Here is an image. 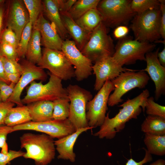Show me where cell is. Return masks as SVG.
Returning <instances> with one entry per match:
<instances>
[{"mask_svg":"<svg viewBox=\"0 0 165 165\" xmlns=\"http://www.w3.org/2000/svg\"><path fill=\"white\" fill-rule=\"evenodd\" d=\"M2 148L1 153L5 154H7L8 153V146L7 143L4 145Z\"/></svg>","mask_w":165,"mask_h":165,"instance_id":"obj_50","label":"cell"},{"mask_svg":"<svg viewBox=\"0 0 165 165\" xmlns=\"http://www.w3.org/2000/svg\"><path fill=\"white\" fill-rule=\"evenodd\" d=\"M130 7L136 14L143 13L149 10L159 9L160 3L157 0H131Z\"/></svg>","mask_w":165,"mask_h":165,"instance_id":"obj_30","label":"cell"},{"mask_svg":"<svg viewBox=\"0 0 165 165\" xmlns=\"http://www.w3.org/2000/svg\"><path fill=\"white\" fill-rule=\"evenodd\" d=\"M161 12L159 9L136 14L131 20L130 28L134 39L141 42L155 43L161 38Z\"/></svg>","mask_w":165,"mask_h":165,"instance_id":"obj_3","label":"cell"},{"mask_svg":"<svg viewBox=\"0 0 165 165\" xmlns=\"http://www.w3.org/2000/svg\"><path fill=\"white\" fill-rule=\"evenodd\" d=\"M42 5L46 15L55 27L62 39L65 40L68 33L63 22L57 0H44Z\"/></svg>","mask_w":165,"mask_h":165,"instance_id":"obj_21","label":"cell"},{"mask_svg":"<svg viewBox=\"0 0 165 165\" xmlns=\"http://www.w3.org/2000/svg\"><path fill=\"white\" fill-rule=\"evenodd\" d=\"M149 95V90L145 89L136 97L128 99L119 105L122 108L114 117L110 118L108 112L99 130L94 135L100 139L114 138L117 133L124 128L127 122L132 119H137L142 110L145 111V102Z\"/></svg>","mask_w":165,"mask_h":165,"instance_id":"obj_1","label":"cell"},{"mask_svg":"<svg viewBox=\"0 0 165 165\" xmlns=\"http://www.w3.org/2000/svg\"><path fill=\"white\" fill-rule=\"evenodd\" d=\"M99 0H76L68 13L75 20L92 9L97 8Z\"/></svg>","mask_w":165,"mask_h":165,"instance_id":"obj_28","label":"cell"},{"mask_svg":"<svg viewBox=\"0 0 165 165\" xmlns=\"http://www.w3.org/2000/svg\"><path fill=\"white\" fill-rule=\"evenodd\" d=\"M41 35V41L45 48L61 50L63 40L55 27L44 17L42 13L33 26Z\"/></svg>","mask_w":165,"mask_h":165,"instance_id":"obj_17","label":"cell"},{"mask_svg":"<svg viewBox=\"0 0 165 165\" xmlns=\"http://www.w3.org/2000/svg\"><path fill=\"white\" fill-rule=\"evenodd\" d=\"M1 42L8 43L17 49L19 41L15 33L7 28L2 35Z\"/></svg>","mask_w":165,"mask_h":165,"instance_id":"obj_36","label":"cell"},{"mask_svg":"<svg viewBox=\"0 0 165 165\" xmlns=\"http://www.w3.org/2000/svg\"><path fill=\"white\" fill-rule=\"evenodd\" d=\"M6 74L18 73L21 75L23 72L22 65L17 61L8 59L1 56Z\"/></svg>","mask_w":165,"mask_h":165,"instance_id":"obj_34","label":"cell"},{"mask_svg":"<svg viewBox=\"0 0 165 165\" xmlns=\"http://www.w3.org/2000/svg\"><path fill=\"white\" fill-rule=\"evenodd\" d=\"M160 3V9L161 12L160 33L161 38L165 39V1L158 0Z\"/></svg>","mask_w":165,"mask_h":165,"instance_id":"obj_39","label":"cell"},{"mask_svg":"<svg viewBox=\"0 0 165 165\" xmlns=\"http://www.w3.org/2000/svg\"><path fill=\"white\" fill-rule=\"evenodd\" d=\"M145 150V155L143 159L139 162H136L132 158L129 160L125 165H143L145 163L150 162L152 160L151 154H150L145 148H143Z\"/></svg>","mask_w":165,"mask_h":165,"instance_id":"obj_43","label":"cell"},{"mask_svg":"<svg viewBox=\"0 0 165 165\" xmlns=\"http://www.w3.org/2000/svg\"><path fill=\"white\" fill-rule=\"evenodd\" d=\"M156 46L154 43L141 42L126 37L119 39L112 56L122 66L133 64L138 60L145 61L146 54L152 51Z\"/></svg>","mask_w":165,"mask_h":165,"instance_id":"obj_5","label":"cell"},{"mask_svg":"<svg viewBox=\"0 0 165 165\" xmlns=\"http://www.w3.org/2000/svg\"><path fill=\"white\" fill-rule=\"evenodd\" d=\"M25 152L21 151L9 150L7 154L0 153V165H6L17 157L23 156Z\"/></svg>","mask_w":165,"mask_h":165,"instance_id":"obj_37","label":"cell"},{"mask_svg":"<svg viewBox=\"0 0 165 165\" xmlns=\"http://www.w3.org/2000/svg\"><path fill=\"white\" fill-rule=\"evenodd\" d=\"M32 28V24L29 22L23 31L17 49L19 58L24 57L25 56L28 46L31 37Z\"/></svg>","mask_w":165,"mask_h":165,"instance_id":"obj_32","label":"cell"},{"mask_svg":"<svg viewBox=\"0 0 165 165\" xmlns=\"http://www.w3.org/2000/svg\"><path fill=\"white\" fill-rule=\"evenodd\" d=\"M23 72L18 82L16 84L13 93L7 101L23 105L20 96L23 90L29 83L35 80H45L47 75L43 69L28 60H24L21 64Z\"/></svg>","mask_w":165,"mask_h":165,"instance_id":"obj_14","label":"cell"},{"mask_svg":"<svg viewBox=\"0 0 165 165\" xmlns=\"http://www.w3.org/2000/svg\"><path fill=\"white\" fill-rule=\"evenodd\" d=\"M1 101H2V99H1V94H0V102H1Z\"/></svg>","mask_w":165,"mask_h":165,"instance_id":"obj_51","label":"cell"},{"mask_svg":"<svg viewBox=\"0 0 165 165\" xmlns=\"http://www.w3.org/2000/svg\"><path fill=\"white\" fill-rule=\"evenodd\" d=\"M3 2V0H0V4L2 3V2Z\"/></svg>","mask_w":165,"mask_h":165,"instance_id":"obj_52","label":"cell"},{"mask_svg":"<svg viewBox=\"0 0 165 165\" xmlns=\"http://www.w3.org/2000/svg\"><path fill=\"white\" fill-rule=\"evenodd\" d=\"M131 0H100L97 9L107 27L127 25L136 14L131 9Z\"/></svg>","mask_w":165,"mask_h":165,"instance_id":"obj_4","label":"cell"},{"mask_svg":"<svg viewBox=\"0 0 165 165\" xmlns=\"http://www.w3.org/2000/svg\"><path fill=\"white\" fill-rule=\"evenodd\" d=\"M154 100L153 97H150L146 100L145 108L146 114L165 119V106L156 103Z\"/></svg>","mask_w":165,"mask_h":165,"instance_id":"obj_33","label":"cell"},{"mask_svg":"<svg viewBox=\"0 0 165 165\" xmlns=\"http://www.w3.org/2000/svg\"><path fill=\"white\" fill-rule=\"evenodd\" d=\"M13 132V127L6 125L0 126V148L6 144L7 136L9 133Z\"/></svg>","mask_w":165,"mask_h":165,"instance_id":"obj_40","label":"cell"},{"mask_svg":"<svg viewBox=\"0 0 165 165\" xmlns=\"http://www.w3.org/2000/svg\"><path fill=\"white\" fill-rule=\"evenodd\" d=\"M133 69L124 68L112 56L107 57L95 62L92 70L96 76L94 89L99 90L108 80L111 81L122 72Z\"/></svg>","mask_w":165,"mask_h":165,"instance_id":"obj_15","label":"cell"},{"mask_svg":"<svg viewBox=\"0 0 165 165\" xmlns=\"http://www.w3.org/2000/svg\"><path fill=\"white\" fill-rule=\"evenodd\" d=\"M8 81L11 83L16 84L18 82L21 75L18 73L6 74Z\"/></svg>","mask_w":165,"mask_h":165,"instance_id":"obj_46","label":"cell"},{"mask_svg":"<svg viewBox=\"0 0 165 165\" xmlns=\"http://www.w3.org/2000/svg\"><path fill=\"white\" fill-rule=\"evenodd\" d=\"M149 79V75L143 70H133L122 72L111 81L114 89L109 96L108 105L113 107L122 102L123 95L134 88H145Z\"/></svg>","mask_w":165,"mask_h":165,"instance_id":"obj_6","label":"cell"},{"mask_svg":"<svg viewBox=\"0 0 165 165\" xmlns=\"http://www.w3.org/2000/svg\"><path fill=\"white\" fill-rule=\"evenodd\" d=\"M77 0H57L60 12L68 13Z\"/></svg>","mask_w":165,"mask_h":165,"instance_id":"obj_41","label":"cell"},{"mask_svg":"<svg viewBox=\"0 0 165 165\" xmlns=\"http://www.w3.org/2000/svg\"><path fill=\"white\" fill-rule=\"evenodd\" d=\"M33 28L25 56L27 60L34 64H37L42 57L41 36L38 29L34 27Z\"/></svg>","mask_w":165,"mask_h":165,"instance_id":"obj_23","label":"cell"},{"mask_svg":"<svg viewBox=\"0 0 165 165\" xmlns=\"http://www.w3.org/2000/svg\"><path fill=\"white\" fill-rule=\"evenodd\" d=\"M4 16V10L2 7H0V35L2 31L3 18Z\"/></svg>","mask_w":165,"mask_h":165,"instance_id":"obj_48","label":"cell"},{"mask_svg":"<svg viewBox=\"0 0 165 165\" xmlns=\"http://www.w3.org/2000/svg\"><path fill=\"white\" fill-rule=\"evenodd\" d=\"M49 81L43 84L42 81H33L28 88L27 93L21 100L23 104H29L38 101H53L61 98L68 97L66 88L63 87L62 80L50 74Z\"/></svg>","mask_w":165,"mask_h":165,"instance_id":"obj_7","label":"cell"},{"mask_svg":"<svg viewBox=\"0 0 165 165\" xmlns=\"http://www.w3.org/2000/svg\"><path fill=\"white\" fill-rule=\"evenodd\" d=\"M68 97L60 98L53 101V119L62 121L68 119L70 114V103Z\"/></svg>","mask_w":165,"mask_h":165,"instance_id":"obj_29","label":"cell"},{"mask_svg":"<svg viewBox=\"0 0 165 165\" xmlns=\"http://www.w3.org/2000/svg\"><path fill=\"white\" fill-rule=\"evenodd\" d=\"M0 55L10 59L18 61L19 59L17 49L6 42H1Z\"/></svg>","mask_w":165,"mask_h":165,"instance_id":"obj_35","label":"cell"},{"mask_svg":"<svg viewBox=\"0 0 165 165\" xmlns=\"http://www.w3.org/2000/svg\"><path fill=\"white\" fill-rule=\"evenodd\" d=\"M31 121L43 122L53 120V101H38L27 104Z\"/></svg>","mask_w":165,"mask_h":165,"instance_id":"obj_22","label":"cell"},{"mask_svg":"<svg viewBox=\"0 0 165 165\" xmlns=\"http://www.w3.org/2000/svg\"><path fill=\"white\" fill-rule=\"evenodd\" d=\"M23 2L28 11L29 22L33 26L42 13L43 10L42 1L40 0H24Z\"/></svg>","mask_w":165,"mask_h":165,"instance_id":"obj_31","label":"cell"},{"mask_svg":"<svg viewBox=\"0 0 165 165\" xmlns=\"http://www.w3.org/2000/svg\"><path fill=\"white\" fill-rule=\"evenodd\" d=\"M141 130L145 134L157 135H165V119L148 115L141 125Z\"/></svg>","mask_w":165,"mask_h":165,"instance_id":"obj_26","label":"cell"},{"mask_svg":"<svg viewBox=\"0 0 165 165\" xmlns=\"http://www.w3.org/2000/svg\"><path fill=\"white\" fill-rule=\"evenodd\" d=\"M113 40L102 22L92 31L90 38L81 52L92 62L112 56L115 51Z\"/></svg>","mask_w":165,"mask_h":165,"instance_id":"obj_8","label":"cell"},{"mask_svg":"<svg viewBox=\"0 0 165 165\" xmlns=\"http://www.w3.org/2000/svg\"><path fill=\"white\" fill-rule=\"evenodd\" d=\"M75 21L85 31L91 33L103 21V18L97 9L94 8L90 9Z\"/></svg>","mask_w":165,"mask_h":165,"instance_id":"obj_25","label":"cell"},{"mask_svg":"<svg viewBox=\"0 0 165 165\" xmlns=\"http://www.w3.org/2000/svg\"><path fill=\"white\" fill-rule=\"evenodd\" d=\"M61 51L74 66L75 77L77 81H82L91 75L92 62L82 53L74 41L68 39L64 41Z\"/></svg>","mask_w":165,"mask_h":165,"instance_id":"obj_13","label":"cell"},{"mask_svg":"<svg viewBox=\"0 0 165 165\" xmlns=\"http://www.w3.org/2000/svg\"><path fill=\"white\" fill-rule=\"evenodd\" d=\"M60 12L66 29L78 48L81 51L89 40L92 32H88L82 29L68 13Z\"/></svg>","mask_w":165,"mask_h":165,"instance_id":"obj_20","label":"cell"},{"mask_svg":"<svg viewBox=\"0 0 165 165\" xmlns=\"http://www.w3.org/2000/svg\"><path fill=\"white\" fill-rule=\"evenodd\" d=\"M129 31V28L127 26L120 25L115 28L113 35L115 38L119 40L126 37Z\"/></svg>","mask_w":165,"mask_h":165,"instance_id":"obj_42","label":"cell"},{"mask_svg":"<svg viewBox=\"0 0 165 165\" xmlns=\"http://www.w3.org/2000/svg\"><path fill=\"white\" fill-rule=\"evenodd\" d=\"M150 165H165V161L163 159H159L152 163Z\"/></svg>","mask_w":165,"mask_h":165,"instance_id":"obj_49","label":"cell"},{"mask_svg":"<svg viewBox=\"0 0 165 165\" xmlns=\"http://www.w3.org/2000/svg\"><path fill=\"white\" fill-rule=\"evenodd\" d=\"M37 65L43 69H48L50 74L62 80L75 77L72 64L61 50L44 48L41 60Z\"/></svg>","mask_w":165,"mask_h":165,"instance_id":"obj_10","label":"cell"},{"mask_svg":"<svg viewBox=\"0 0 165 165\" xmlns=\"http://www.w3.org/2000/svg\"><path fill=\"white\" fill-rule=\"evenodd\" d=\"M15 105L14 103L10 101L0 102V126L4 124L5 120L7 114Z\"/></svg>","mask_w":165,"mask_h":165,"instance_id":"obj_38","label":"cell"},{"mask_svg":"<svg viewBox=\"0 0 165 165\" xmlns=\"http://www.w3.org/2000/svg\"><path fill=\"white\" fill-rule=\"evenodd\" d=\"M159 50L160 48H158L155 51L146 54V67L143 70L148 73L154 83L156 100L165 94V67L161 65L158 59L157 55Z\"/></svg>","mask_w":165,"mask_h":165,"instance_id":"obj_16","label":"cell"},{"mask_svg":"<svg viewBox=\"0 0 165 165\" xmlns=\"http://www.w3.org/2000/svg\"><path fill=\"white\" fill-rule=\"evenodd\" d=\"M0 81L5 82L8 84L11 83L8 80L5 73L1 55H0Z\"/></svg>","mask_w":165,"mask_h":165,"instance_id":"obj_45","label":"cell"},{"mask_svg":"<svg viewBox=\"0 0 165 165\" xmlns=\"http://www.w3.org/2000/svg\"><path fill=\"white\" fill-rule=\"evenodd\" d=\"M66 89L70 102L69 120L76 130L89 127L86 107L88 102L93 98L92 94L77 85L70 84Z\"/></svg>","mask_w":165,"mask_h":165,"instance_id":"obj_9","label":"cell"},{"mask_svg":"<svg viewBox=\"0 0 165 165\" xmlns=\"http://www.w3.org/2000/svg\"><path fill=\"white\" fill-rule=\"evenodd\" d=\"M31 121L27 106L23 105L13 107L9 111L4 121V124L13 127Z\"/></svg>","mask_w":165,"mask_h":165,"instance_id":"obj_24","label":"cell"},{"mask_svg":"<svg viewBox=\"0 0 165 165\" xmlns=\"http://www.w3.org/2000/svg\"><path fill=\"white\" fill-rule=\"evenodd\" d=\"M114 86L111 81H106L97 94L87 104L86 117L89 127L95 128L103 123L108 109V102Z\"/></svg>","mask_w":165,"mask_h":165,"instance_id":"obj_11","label":"cell"},{"mask_svg":"<svg viewBox=\"0 0 165 165\" xmlns=\"http://www.w3.org/2000/svg\"><path fill=\"white\" fill-rule=\"evenodd\" d=\"M13 131L22 130H30L41 132L53 138H61L76 130L68 118L62 121L52 120L40 122L31 121L13 127Z\"/></svg>","mask_w":165,"mask_h":165,"instance_id":"obj_12","label":"cell"},{"mask_svg":"<svg viewBox=\"0 0 165 165\" xmlns=\"http://www.w3.org/2000/svg\"><path fill=\"white\" fill-rule=\"evenodd\" d=\"M147 150L151 154L162 156L165 154V135L145 134L144 139Z\"/></svg>","mask_w":165,"mask_h":165,"instance_id":"obj_27","label":"cell"},{"mask_svg":"<svg viewBox=\"0 0 165 165\" xmlns=\"http://www.w3.org/2000/svg\"><path fill=\"white\" fill-rule=\"evenodd\" d=\"M29 22V14L22 2L19 0L13 1L10 7L7 26L15 33L19 41L23 29Z\"/></svg>","mask_w":165,"mask_h":165,"instance_id":"obj_18","label":"cell"},{"mask_svg":"<svg viewBox=\"0 0 165 165\" xmlns=\"http://www.w3.org/2000/svg\"><path fill=\"white\" fill-rule=\"evenodd\" d=\"M20 141L21 148L26 150L23 157L33 160L36 165H47L54 158V141L49 135L27 133L20 137Z\"/></svg>","mask_w":165,"mask_h":165,"instance_id":"obj_2","label":"cell"},{"mask_svg":"<svg viewBox=\"0 0 165 165\" xmlns=\"http://www.w3.org/2000/svg\"><path fill=\"white\" fill-rule=\"evenodd\" d=\"M91 129L88 127L78 129L73 133L54 141L56 149L59 153L58 159L75 162L76 155L74 152L73 147L77 138L82 133Z\"/></svg>","mask_w":165,"mask_h":165,"instance_id":"obj_19","label":"cell"},{"mask_svg":"<svg viewBox=\"0 0 165 165\" xmlns=\"http://www.w3.org/2000/svg\"><path fill=\"white\" fill-rule=\"evenodd\" d=\"M16 84L11 82L7 88L1 94V99L2 101L5 102L7 101L12 94Z\"/></svg>","mask_w":165,"mask_h":165,"instance_id":"obj_44","label":"cell"},{"mask_svg":"<svg viewBox=\"0 0 165 165\" xmlns=\"http://www.w3.org/2000/svg\"><path fill=\"white\" fill-rule=\"evenodd\" d=\"M157 57L160 64L164 67H165V47L162 50L157 53Z\"/></svg>","mask_w":165,"mask_h":165,"instance_id":"obj_47","label":"cell"}]
</instances>
